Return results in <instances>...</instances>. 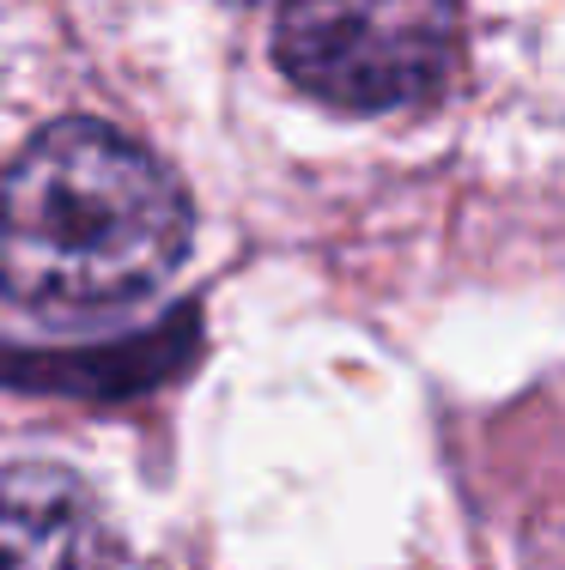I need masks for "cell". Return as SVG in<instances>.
I'll list each match as a JSON object with an SVG mask.
<instances>
[{"label": "cell", "mask_w": 565, "mask_h": 570, "mask_svg": "<svg viewBox=\"0 0 565 570\" xmlns=\"http://www.w3.org/2000/svg\"><path fill=\"white\" fill-rule=\"evenodd\" d=\"M188 255V200L104 121L43 128L0 183V285L43 322H98L158 292Z\"/></svg>", "instance_id": "1"}, {"label": "cell", "mask_w": 565, "mask_h": 570, "mask_svg": "<svg viewBox=\"0 0 565 570\" xmlns=\"http://www.w3.org/2000/svg\"><path fill=\"white\" fill-rule=\"evenodd\" d=\"M274 56L334 110H408L456 79L462 0H280Z\"/></svg>", "instance_id": "2"}, {"label": "cell", "mask_w": 565, "mask_h": 570, "mask_svg": "<svg viewBox=\"0 0 565 570\" xmlns=\"http://www.w3.org/2000/svg\"><path fill=\"white\" fill-rule=\"evenodd\" d=\"M0 570H110L98 498L49 461L0 473Z\"/></svg>", "instance_id": "3"}]
</instances>
